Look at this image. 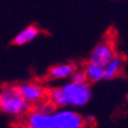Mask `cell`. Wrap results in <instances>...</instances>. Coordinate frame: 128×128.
I'll return each instance as SVG.
<instances>
[{"instance_id": "1", "label": "cell", "mask_w": 128, "mask_h": 128, "mask_svg": "<svg viewBox=\"0 0 128 128\" xmlns=\"http://www.w3.org/2000/svg\"><path fill=\"white\" fill-rule=\"evenodd\" d=\"M30 109L28 101L22 96L20 86H10L0 92V110L11 114L20 115Z\"/></svg>"}, {"instance_id": "2", "label": "cell", "mask_w": 128, "mask_h": 128, "mask_svg": "<svg viewBox=\"0 0 128 128\" xmlns=\"http://www.w3.org/2000/svg\"><path fill=\"white\" fill-rule=\"evenodd\" d=\"M65 92L68 105H74L76 107L86 105L90 99L92 92L87 82H74L72 81L68 85L61 87Z\"/></svg>"}, {"instance_id": "3", "label": "cell", "mask_w": 128, "mask_h": 128, "mask_svg": "<svg viewBox=\"0 0 128 128\" xmlns=\"http://www.w3.org/2000/svg\"><path fill=\"white\" fill-rule=\"evenodd\" d=\"M56 128H80L85 126V120L78 113L70 110H62L54 113Z\"/></svg>"}, {"instance_id": "4", "label": "cell", "mask_w": 128, "mask_h": 128, "mask_svg": "<svg viewBox=\"0 0 128 128\" xmlns=\"http://www.w3.org/2000/svg\"><path fill=\"white\" fill-rule=\"evenodd\" d=\"M113 58H114V54H113L112 47L107 44L102 42L94 48V50L90 54V58H89V62L106 67Z\"/></svg>"}, {"instance_id": "5", "label": "cell", "mask_w": 128, "mask_h": 128, "mask_svg": "<svg viewBox=\"0 0 128 128\" xmlns=\"http://www.w3.org/2000/svg\"><path fill=\"white\" fill-rule=\"evenodd\" d=\"M27 126L31 128H56L54 114H46L41 112L32 113L27 120Z\"/></svg>"}, {"instance_id": "6", "label": "cell", "mask_w": 128, "mask_h": 128, "mask_svg": "<svg viewBox=\"0 0 128 128\" xmlns=\"http://www.w3.org/2000/svg\"><path fill=\"white\" fill-rule=\"evenodd\" d=\"M20 88L22 92V96L28 102L40 100L45 94V89L38 85H34V84H25V85L20 86Z\"/></svg>"}, {"instance_id": "7", "label": "cell", "mask_w": 128, "mask_h": 128, "mask_svg": "<svg viewBox=\"0 0 128 128\" xmlns=\"http://www.w3.org/2000/svg\"><path fill=\"white\" fill-rule=\"evenodd\" d=\"M38 35H39V30L38 28L35 26H28V27L22 30L19 34L16 35V38L13 39L12 44L16 45V46H21V45H25L27 42H31L32 40L35 39Z\"/></svg>"}, {"instance_id": "8", "label": "cell", "mask_w": 128, "mask_h": 128, "mask_svg": "<svg viewBox=\"0 0 128 128\" xmlns=\"http://www.w3.org/2000/svg\"><path fill=\"white\" fill-rule=\"evenodd\" d=\"M74 66L70 64H62L52 67L48 72V76L50 79H65L70 76L74 73Z\"/></svg>"}, {"instance_id": "9", "label": "cell", "mask_w": 128, "mask_h": 128, "mask_svg": "<svg viewBox=\"0 0 128 128\" xmlns=\"http://www.w3.org/2000/svg\"><path fill=\"white\" fill-rule=\"evenodd\" d=\"M85 74H86L87 80H89V81H92V82L100 81L102 79H105V67L89 62V65L86 68Z\"/></svg>"}, {"instance_id": "10", "label": "cell", "mask_w": 128, "mask_h": 128, "mask_svg": "<svg viewBox=\"0 0 128 128\" xmlns=\"http://www.w3.org/2000/svg\"><path fill=\"white\" fill-rule=\"evenodd\" d=\"M121 70V59L113 58L108 65L105 67V79L106 80H112L118 75V73Z\"/></svg>"}, {"instance_id": "11", "label": "cell", "mask_w": 128, "mask_h": 128, "mask_svg": "<svg viewBox=\"0 0 128 128\" xmlns=\"http://www.w3.org/2000/svg\"><path fill=\"white\" fill-rule=\"evenodd\" d=\"M55 110V105L52 101L48 102H41L39 105V107H36V112H41V113H46V114H52Z\"/></svg>"}, {"instance_id": "12", "label": "cell", "mask_w": 128, "mask_h": 128, "mask_svg": "<svg viewBox=\"0 0 128 128\" xmlns=\"http://www.w3.org/2000/svg\"><path fill=\"white\" fill-rule=\"evenodd\" d=\"M73 78H72V81L74 82H86L87 81V78H86V74L84 72H78L75 74H72Z\"/></svg>"}, {"instance_id": "13", "label": "cell", "mask_w": 128, "mask_h": 128, "mask_svg": "<svg viewBox=\"0 0 128 128\" xmlns=\"http://www.w3.org/2000/svg\"><path fill=\"white\" fill-rule=\"evenodd\" d=\"M85 120V124L86 122H88V124H93L94 121H95V119H94L93 115H88V116H86V119H84Z\"/></svg>"}]
</instances>
